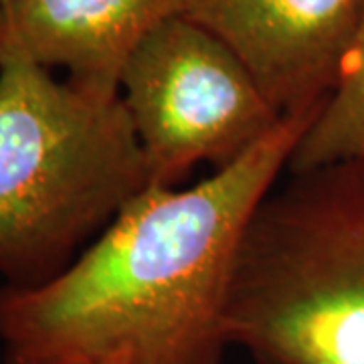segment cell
<instances>
[{"mask_svg":"<svg viewBox=\"0 0 364 364\" xmlns=\"http://www.w3.org/2000/svg\"><path fill=\"white\" fill-rule=\"evenodd\" d=\"M318 112H289L188 188L148 186L51 279L0 287L6 364H221L249 223Z\"/></svg>","mask_w":364,"mask_h":364,"instance_id":"6da1fadb","label":"cell"},{"mask_svg":"<svg viewBox=\"0 0 364 364\" xmlns=\"http://www.w3.org/2000/svg\"><path fill=\"white\" fill-rule=\"evenodd\" d=\"M150 186L119 90L0 65V275L37 286Z\"/></svg>","mask_w":364,"mask_h":364,"instance_id":"7a4b0ae2","label":"cell"},{"mask_svg":"<svg viewBox=\"0 0 364 364\" xmlns=\"http://www.w3.org/2000/svg\"><path fill=\"white\" fill-rule=\"evenodd\" d=\"M286 174L239 251L229 344L257 364H364V158Z\"/></svg>","mask_w":364,"mask_h":364,"instance_id":"3957f363","label":"cell"},{"mask_svg":"<svg viewBox=\"0 0 364 364\" xmlns=\"http://www.w3.org/2000/svg\"><path fill=\"white\" fill-rule=\"evenodd\" d=\"M150 186H174L200 162H235L282 122L239 55L186 16L158 25L119 79Z\"/></svg>","mask_w":364,"mask_h":364,"instance_id":"277c9868","label":"cell"},{"mask_svg":"<svg viewBox=\"0 0 364 364\" xmlns=\"http://www.w3.org/2000/svg\"><path fill=\"white\" fill-rule=\"evenodd\" d=\"M364 0H186L184 14L231 47L282 114L322 109Z\"/></svg>","mask_w":364,"mask_h":364,"instance_id":"5b68a950","label":"cell"},{"mask_svg":"<svg viewBox=\"0 0 364 364\" xmlns=\"http://www.w3.org/2000/svg\"><path fill=\"white\" fill-rule=\"evenodd\" d=\"M186 0H11L0 4V65L25 61L119 90L142 41Z\"/></svg>","mask_w":364,"mask_h":364,"instance_id":"8992f818","label":"cell"},{"mask_svg":"<svg viewBox=\"0 0 364 364\" xmlns=\"http://www.w3.org/2000/svg\"><path fill=\"white\" fill-rule=\"evenodd\" d=\"M364 158V6L338 83L301 136L289 172Z\"/></svg>","mask_w":364,"mask_h":364,"instance_id":"52a82bcc","label":"cell"},{"mask_svg":"<svg viewBox=\"0 0 364 364\" xmlns=\"http://www.w3.org/2000/svg\"><path fill=\"white\" fill-rule=\"evenodd\" d=\"M14 364H105L95 360H33V363H14Z\"/></svg>","mask_w":364,"mask_h":364,"instance_id":"ba28073f","label":"cell"},{"mask_svg":"<svg viewBox=\"0 0 364 364\" xmlns=\"http://www.w3.org/2000/svg\"><path fill=\"white\" fill-rule=\"evenodd\" d=\"M6 2H11V0H0V4H6Z\"/></svg>","mask_w":364,"mask_h":364,"instance_id":"9c48e42d","label":"cell"}]
</instances>
